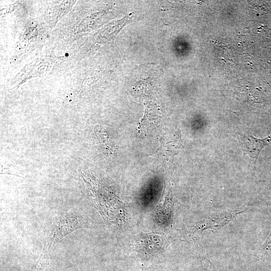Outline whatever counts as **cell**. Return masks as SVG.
Masks as SVG:
<instances>
[{"instance_id": "3", "label": "cell", "mask_w": 271, "mask_h": 271, "mask_svg": "<svg viewBox=\"0 0 271 271\" xmlns=\"http://www.w3.org/2000/svg\"><path fill=\"white\" fill-rule=\"evenodd\" d=\"M162 244V239L159 236L143 235L139 238L138 245L140 251L152 255L160 251Z\"/></svg>"}, {"instance_id": "1", "label": "cell", "mask_w": 271, "mask_h": 271, "mask_svg": "<svg viewBox=\"0 0 271 271\" xmlns=\"http://www.w3.org/2000/svg\"><path fill=\"white\" fill-rule=\"evenodd\" d=\"M79 219L76 217L61 219L53 223L46 233L45 242L39 263L45 260L54 247L64 237L79 228Z\"/></svg>"}, {"instance_id": "4", "label": "cell", "mask_w": 271, "mask_h": 271, "mask_svg": "<svg viewBox=\"0 0 271 271\" xmlns=\"http://www.w3.org/2000/svg\"><path fill=\"white\" fill-rule=\"evenodd\" d=\"M96 136L102 148L107 152H114V147L112 146L111 141L109 138L106 130L102 126L98 125L95 128Z\"/></svg>"}, {"instance_id": "2", "label": "cell", "mask_w": 271, "mask_h": 271, "mask_svg": "<svg viewBox=\"0 0 271 271\" xmlns=\"http://www.w3.org/2000/svg\"><path fill=\"white\" fill-rule=\"evenodd\" d=\"M238 140L242 149L247 153L252 159L256 160L260 151L271 144V135L263 139H257L252 136L240 133Z\"/></svg>"}]
</instances>
